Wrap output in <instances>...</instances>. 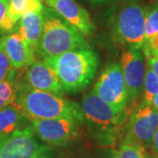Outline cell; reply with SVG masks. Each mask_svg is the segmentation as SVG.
Listing matches in <instances>:
<instances>
[{
  "instance_id": "1",
  "label": "cell",
  "mask_w": 158,
  "mask_h": 158,
  "mask_svg": "<svg viewBox=\"0 0 158 158\" xmlns=\"http://www.w3.org/2000/svg\"><path fill=\"white\" fill-rule=\"evenodd\" d=\"M56 70L64 90L77 92L93 80L98 67V57L88 47L76 48L56 56L44 59Z\"/></svg>"
},
{
  "instance_id": "2",
  "label": "cell",
  "mask_w": 158,
  "mask_h": 158,
  "mask_svg": "<svg viewBox=\"0 0 158 158\" xmlns=\"http://www.w3.org/2000/svg\"><path fill=\"white\" fill-rule=\"evenodd\" d=\"M16 104L31 119L71 118L84 122L81 106L58 94L36 90L30 85H19Z\"/></svg>"
},
{
  "instance_id": "3",
  "label": "cell",
  "mask_w": 158,
  "mask_h": 158,
  "mask_svg": "<svg viewBox=\"0 0 158 158\" xmlns=\"http://www.w3.org/2000/svg\"><path fill=\"white\" fill-rule=\"evenodd\" d=\"M43 29L37 52L45 58L88 47L84 35L50 7L43 8Z\"/></svg>"
},
{
  "instance_id": "4",
  "label": "cell",
  "mask_w": 158,
  "mask_h": 158,
  "mask_svg": "<svg viewBox=\"0 0 158 158\" xmlns=\"http://www.w3.org/2000/svg\"><path fill=\"white\" fill-rule=\"evenodd\" d=\"M82 114L93 136L101 144L114 143L118 132L127 118V113L115 111L93 91L86 94L82 101Z\"/></svg>"
},
{
  "instance_id": "5",
  "label": "cell",
  "mask_w": 158,
  "mask_h": 158,
  "mask_svg": "<svg viewBox=\"0 0 158 158\" xmlns=\"http://www.w3.org/2000/svg\"><path fill=\"white\" fill-rule=\"evenodd\" d=\"M145 15V9L135 2H127L120 6L113 15V33L116 39L127 48L140 49L144 45Z\"/></svg>"
},
{
  "instance_id": "6",
  "label": "cell",
  "mask_w": 158,
  "mask_h": 158,
  "mask_svg": "<svg viewBox=\"0 0 158 158\" xmlns=\"http://www.w3.org/2000/svg\"><path fill=\"white\" fill-rule=\"evenodd\" d=\"M92 91L115 111L124 112L129 98L120 63L109 64L103 70Z\"/></svg>"
},
{
  "instance_id": "7",
  "label": "cell",
  "mask_w": 158,
  "mask_h": 158,
  "mask_svg": "<svg viewBox=\"0 0 158 158\" xmlns=\"http://www.w3.org/2000/svg\"><path fill=\"white\" fill-rule=\"evenodd\" d=\"M157 128V111L152 105L142 102L131 113L123 139L137 142L146 150L150 149Z\"/></svg>"
},
{
  "instance_id": "8",
  "label": "cell",
  "mask_w": 158,
  "mask_h": 158,
  "mask_svg": "<svg viewBox=\"0 0 158 158\" xmlns=\"http://www.w3.org/2000/svg\"><path fill=\"white\" fill-rule=\"evenodd\" d=\"M48 149L38 141L31 126L0 139V158H36Z\"/></svg>"
},
{
  "instance_id": "9",
  "label": "cell",
  "mask_w": 158,
  "mask_h": 158,
  "mask_svg": "<svg viewBox=\"0 0 158 158\" xmlns=\"http://www.w3.org/2000/svg\"><path fill=\"white\" fill-rule=\"evenodd\" d=\"M78 121L71 118L33 119L35 135L41 141L53 146L62 147L77 136Z\"/></svg>"
},
{
  "instance_id": "10",
  "label": "cell",
  "mask_w": 158,
  "mask_h": 158,
  "mask_svg": "<svg viewBox=\"0 0 158 158\" xmlns=\"http://www.w3.org/2000/svg\"><path fill=\"white\" fill-rule=\"evenodd\" d=\"M120 66L127 85L128 98L136 99L143 89L145 78V62L140 49L127 48L122 53Z\"/></svg>"
},
{
  "instance_id": "11",
  "label": "cell",
  "mask_w": 158,
  "mask_h": 158,
  "mask_svg": "<svg viewBox=\"0 0 158 158\" xmlns=\"http://www.w3.org/2000/svg\"><path fill=\"white\" fill-rule=\"evenodd\" d=\"M48 7L56 11L69 24L84 36H90L95 27L90 14L75 0H44Z\"/></svg>"
},
{
  "instance_id": "12",
  "label": "cell",
  "mask_w": 158,
  "mask_h": 158,
  "mask_svg": "<svg viewBox=\"0 0 158 158\" xmlns=\"http://www.w3.org/2000/svg\"><path fill=\"white\" fill-rule=\"evenodd\" d=\"M27 79L34 89L60 94L64 91L56 70L44 62H34L27 68Z\"/></svg>"
},
{
  "instance_id": "13",
  "label": "cell",
  "mask_w": 158,
  "mask_h": 158,
  "mask_svg": "<svg viewBox=\"0 0 158 158\" xmlns=\"http://www.w3.org/2000/svg\"><path fill=\"white\" fill-rule=\"evenodd\" d=\"M0 48L5 51L15 69L28 67L35 62L34 51L29 47L19 32L3 37L0 40Z\"/></svg>"
},
{
  "instance_id": "14",
  "label": "cell",
  "mask_w": 158,
  "mask_h": 158,
  "mask_svg": "<svg viewBox=\"0 0 158 158\" xmlns=\"http://www.w3.org/2000/svg\"><path fill=\"white\" fill-rule=\"evenodd\" d=\"M43 29L42 11L27 12L20 18L19 33L29 47L37 52Z\"/></svg>"
},
{
  "instance_id": "15",
  "label": "cell",
  "mask_w": 158,
  "mask_h": 158,
  "mask_svg": "<svg viewBox=\"0 0 158 158\" xmlns=\"http://www.w3.org/2000/svg\"><path fill=\"white\" fill-rule=\"evenodd\" d=\"M29 118L16 104L7 106L0 110V139L10 135L16 130L25 127ZM27 127V126H26Z\"/></svg>"
},
{
  "instance_id": "16",
  "label": "cell",
  "mask_w": 158,
  "mask_h": 158,
  "mask_svg": "<svg viewBox=\"0 0 158 158\" xmlns=\"http://www.w3.org/2000/svg\"><path fill=\"white\" fill-rule=\"evenodd\" d=\"M9 13L13 20L17 22L24 14L34 11H42L41 0H8Z\"/></svg>"
},
{
  "instance_id": "17",
  "label": "cell",
  "mask_w": 158,
  "mask_h": 158,
  "mask_svg": "<svg viewBox=\"0 0 158 158\" xmlns=\"http://www.w3.org/2000/svg\"><path fill=\"white\" fill-rule=\"evenodd\" d=\"M147 151L141 144L123 139L118 148L114 151L115 158H145Z\"/></svg>"
},
{
  "instance_id": "18",
  "label": "cell",
  "mask_w": 158,
  "mask_h": 158,
  "mask_svg": "<svg viewBox=\"0 0 158 158\" xmlns=\"http://www.w3.org/2000/svg\"><path fill=\"white\" fill-rule=\"evenodd\" d=\"M19 85L13 79L0 82V110L16 102Z\"/></svg>"
},
{
  "instance_id": "19",
  "label": "cell",
  "mask_w": 158,
  "mask_h": 158,
  "mask_svg": "<svg viewBox=\"0 0 158 158\" xmlns=\"http://www.w3.org/2000/svg\"><path fill=\"white\" fill-rule=\"evenodd\" d=\"M143 103L152 105L153 98L158 92V77L148 65L147 72L143 83Z\"/></svg>"
},
{
  "instance_id": "20",
  "label": "cell",
  "mask_w": 158,
  "mask_h": 158,
  "mask_svg": "<svg viewBox=\"0 0 158 158\" xmlns=\"http://www.w3.org/2000/svg\"><path fill=\"white\" fill-rule=\"evenodd\" d=\"M144 33L146 40L158 34V5L146 11Z\"/></svg>"
},
{
  "instance_id": "21",
  "label": "cell",
  "mask_w": 158,
  "mask_h": 158,
  "mask_svg": "<svg viewBox=\"0 0 158 158\" xmlns=\"http://www.w3.org/2000/svg\"><path fill=\"white\" fill-rule=\"evenodd\" d=\"M16 21L10 16L8 0H0V30L11 31L15 27Z\"/></svg>"
},
{
  "instance_id": "22",
  "label": "cell",
  "mask_w": 158,
  "mask_h": 158,
  "mask_svg": "<svg viewBox=\"0 0 158 158\" xmlns=\"http://www.w3.org/2000/svg\"><path fill=\"white\" fill-rule=\"evenodd\" d=\"M15 69L5 51L0 48V82L13 79Z\"/></svg>"
},
{
  "instance_id": "23",
  "label": "cell",
  "mask_w": 158,
  "mask_h": 158,
  "mask_svg": "<svg viewBox=\"0 0 158 158\" xmlns=\"http://www.w3.org/2000/svg\"><path fill=\"white\" fill-rule=\"evenodd\" d=\"M141 48L143 49L146 58L158 54V34L146 40Z\"/></svg>"
},
{
  "instance_id": "24",
  "label": "cell",
  "mask_w": 158,
  "mask_h": 158,
  "mask_svg": "<svg viewBox=\"0 0 158 158\" xmlns=\"http://www.w3.org/2000/svg\"><path fill=\"white\" fill-rule=\"evenodd\" d=\"M146 59L148 60V65L151 67L153 71L158 77V54L150 56L148 57Z\"/></svg>"
},
{
  "instance_id": "25",
  "label": "cell",
  "mask_w": 158,
  "mask_h": 158,
  "mask_svg": "<svg viewBox=\"0 0 158 158\" xmlns=\"http://www.w3.org/2000/svg\"><path fill=\"white\" fill-rule=\"evenodd\" d=\"M152 149L154 155H156L158 156V128L154 135V139H153V144H152Z\"/></svg>"
},
{
  "instance_id": "26",
  "label": "cell",
  "mask_w": 158,
  "mask_h": 158,
  "mask_svg": "<svg viewBox=\"0 0 158 158\" xmlns=\"http://www.w3.org/2000/svg\"><path fill=\"white\" fill-rule=\"evenodd\" d=\"M92 4H102L109 1H126V2H135L136 0H89Z\"/></svg>"
},
{
  "instance_id": "27",
  "label": "cell",
  "mask_w": 158,
  "mask_h": 158,
  "mask_svg": "<svg viewBox=\"0 0 158 158\" xmlns=\"http://www.w3.org/2000/svg\"><path fill=\"white\" fill-rule=\"evenodd\" d=\"M36 158H55L54 157V156L52 155V153H51V149L49 148L48 150H47L44 153H42V154H40V156H38Z\"/></svg>"
},
{
  "instance_id": "28",
  "label": "cell",
  "mask_w": 158,
  "mask_h": 158,
  "mask_svg": "<svg viewBox=\"0 0 158 158\" xmlns=\"http://www.w3.org/2000/svg\"><path fill=\"white\" fill-rule=\"evenodd\" d=\"M152 106H153V107L155 108V109L157 111V113H158V92L156 94V95H155L154 98H153Z\"/></svg>"
},
{
  "instance_id": "29",
  "label": "cell",
  "mask_w": 158,
  "mask_h": 158,
  "mask_svg": "<svg viewBox=\"0 0 158 158\" xmlns=\"http://www.w3.org/2000/svg\"><path fill=\"white\" fill-rule=\"evenodd\" d=\"M145 158H158L156 155H148L147 154V156H146V157Z\"/></svg>"
},
{
  "instance_id": "30",
  "label": "cell",
  "mask_w": 158,
  "mask_h": 158,
  "mask_svg": "<svg viewBox=\"0 0 158 158\" xmlns=\"http://www.w3.org/2000/svg\"><path fill=\"white\" fill-rule=\"evenodd\" d=\"M112 158H115V157H114V151H113V156H112Z\"/></svg>"
},
{
  "instance_id": "31",
  "label": "cell",
  "mask_w": 158,
  "mask_h": 158,
  "mask_svg": "<svg viewBox=\"0 0 158 158\" xmlns=\"http://www.w3.org/2000/svg\"><path fill=\"white\" fill-rule=\"evenodd\" d=\"M82 158H92L91 156H85V157H82Z\"/></svg>"
},
{
  "instance_id": "32",
  "label": "cell",
  "mask_w": 158,
  "mask_h": 158,
  "mask_svg": "<svg viewBox=\"0 0 158 158\" xmlns=\"http://www.w3.org/2000/svg\"><path fill=\"white\" fill-rule=\"evenodd\" d=\"M157 157H158V156H157Z\"/></svg>"
}]
</instances>
